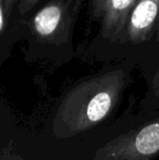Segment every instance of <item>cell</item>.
<instances>
[{
    "mask_svg": "<svg viewBox=\"0 0 159 160\" xmlns=\"http://www.w3.org/2000/svg\"><path fill=\"white\" fill-rule=\"evenodd\" d=\"M127 84L125 72L111 70L80 82L63 97L52 122V134L68 138L97 127L117 107Z\"/></svg>",
    "mask_w": 159,
    "mask_h": 160,
    "instance_id": "6da1fadb",
    "label": "cell"
},
{
    "mask_svg": "<svg viewBox=\"0 0 159 160\" xmlns=\"http://www.w3.org/2000/svg\"><path fill=\"white\" fill-rule=\"evenodd\" d=\"M159 156V116L102 145L93 160H155Z\"/></svg>",
    "mask_w": 159,
    "mask_h": 160,
    "instance_id": "7a4b0ae2",
    "label": "cell"
},
{
    "mask_svg": "<svg viewBox=\"0 0 159 160\" xmlns=\"http://www.w3.org/2000/svg\"><path fill=\"white\" fill-rule=\"evenodd\" d=\"M136 2L137 0H102L94 4V14L100 21L105 38L115 40L119 37Z\"/></svg>",
    "mask_w": 159,
    "mask_h": 160,
    "instance_id": "3957f363",
    "label": "cell"
},
{
    "mask_svg": "<svg viewBox=\"0 0 159 160\" xmlns=\"http://www.w3.org/2000/svg\"><path fill=\"white\" fill-rule=\"evenodd\" d=\"M159 19V0H137L127 23V35L131 42L145 40Z\"/></svg>",
    "mask_w": 159,
    "mask_h": 160,
    "instance_id": "277c9868",
    "label": "cell"
},
{
    "mask_svg": "<svg viewBox=\"0 0 159 160\" xmlns=\"http://www.w3.org/2000/svg\"><path fill=\"white\" fill-rule=\"evenodd\" d=\"M64 17V7L61 1H53L42 8L33 18V28L40 37L53 35L61 25Z\"/></svg>",
    "mask_w": 159,
    "mask_h": 160,
    "instance_id": "5b68a950",
    "label": "cell"
},
{
    "mask_svg": "<svg viewBox=\"0 0 159 160\" xmlns=\"http://www.w3.org/2000/svg\"><path fill=\"white\" fill-rule=\"evenodd\" d=\"M149 98L147 100V109L152 111L159 110V70L157 73L154 75L153 81L151 84V89H149Z\"/></svg>",
    "mask_w": 159,
    "mask_h": 160,
    "instance_id": "8992f818",
    "label": "cell"
},
{
    "mask_svg": "<svg viewBox=\"0 0 159 160\" xmlns=\"http://www.w3.org/2000/svg\"><path fill=\"white\" fill-rule=\"evenodd\" d=\"M39 1L40 0H22V1L20 2V6H19L20 13H21V14H24V13L28 12V11H30L34 6H36Z\"/></svg>",
    "mask_w": 159,
    "mask_h": 160,
    "instance_id": "52a82bcc",
    "label": "cell"
},
{
    "mask_svg": "<svg viewBox=\"0 0 159 160\" xmlns=\"http://www.w3.org/2000/svg\"><path fill=\"white\" fill-rule=\"evenodd\" d=\"M6 15L8 14L6 7V1L4 0H0V33L4 28V20H6Z\"/></svg>",
    "mask_w": 159,
    "mask_h": 160,
    "instance_id": "ba28073f",
    "label": "cell"
},
{
    "mask_svg": "<svg viewBox=\"0 0 159 160\" xmlns=\"http://www.w3.org/2000/svg\"><path fill=\"white\" fill-rule=\"evenodd\" d=\"M6 1V7H7V11H8V14H10L11 11L13 9V6L17 2H21L22 0H4Z\"/></svg>",
    "mask_w": 159,
    "mask_h": 160,
    "instance_id": "9c48e42d",
    "label": "cell"
},
{
    "mask_svg": "<svg viewBox=\"0 0 159 160\" xmlns=\"http://www.w3.org/2000/svg\"><path fill=\"white\" fill-rule=\"evenodd\" d=\"M99 1H102V0H94V4H96V3H98Z\"/></svg>",
    "mask_w": 159,
    "mask_h": 160,
    "instance_id": "30bf717a",
    "label": "cell"
}]
</instances>
